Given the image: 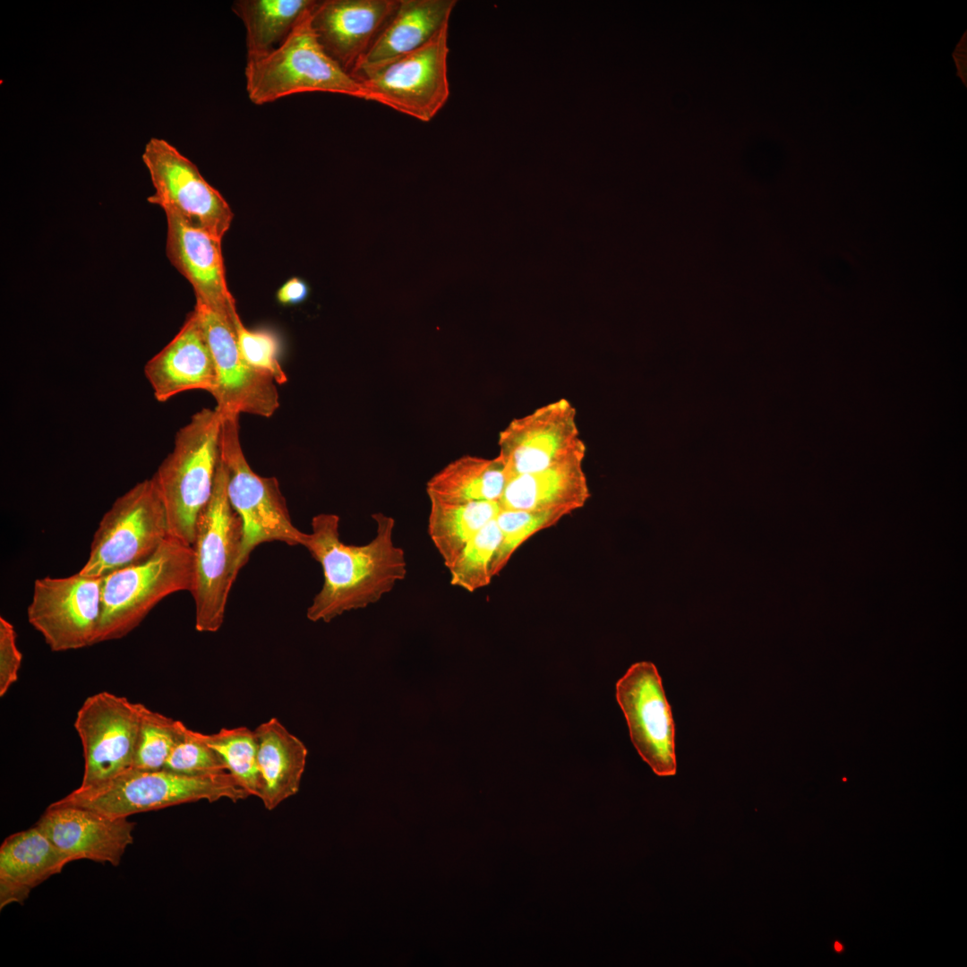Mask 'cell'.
Here are the masks:
<instances>
[{
    "label": "cell",
    "mask_w": 967,
    "mask_h": 967,
    "mask_svg": "<svg viewBox=\"0 0 967 967\" xmlns=\"http://www.w3.org/2000/svg\"><path fill=\"white\" fill-rule=\"evenodd\" d=\"M454 0H399V4L379 32L356 71L373 67L411 53L449 26Z\"/></svg>",
    "instance_id": "cell-22"
},
{
    "label": "cell",
    "mask_w": 967,
    "mask_h": 967,
    "mask_svg": "<svg viewBox=\"0 0 967 967\" xmlns=\"http://www.w3.org/2000/svg\"><path fill=\"white\" fill-rule=\"evenodd\" d=\"M36 826L73 860L118 866L133 843L135 823L73 805L50 804Z\"/></svg>",
    "instance_id": "cell-16"
},
{
    "label": "cell",
    "mask_w": 967,
    "mask_h": 967,
    "mask_svg": "<svg viewBox=\"0 0 967 967\" xmlns=\"http://www.w3.org/2000/svg\"><path fill=\"white\" fill-rule=\"evenodd\" d=\"M309 292V286L304 279L293 277L277 290L276 299L282 305H295L305 301Z\"/></svg>",
    "instance_id": "cell-34"
},
{
    "label": "cell",
    "mask_w": 967,
    "mask_h": 967,
    "mask_svg": "<svg viewBox=\"0 0 967 967\" xmlns=\"http://www.w3.org/2000/svg\"><path fill=\"white\" fill-rule=\"evenodd\" d=\"M374 537L362 545L340 540L339 518L319 514L303 543L323 572V584L307 608L312 621L329 622L346 612L365 608L392 591L407 573L404 550L394 542L396 522L373 514Z\"/></svg>",
    "instance_id": "cell-1"
},
{
    "label": "cell",
    "mask_w": 967,
    "mask_h": 967,
    "mask_svg": "<svg viewBox=\"0 0 967 967\" xmlns=\"http://www.w3.org/2000/svg\"><path fill=\"white\" fill-rule=\"evenodd\" d=\"M499 455L507 481L537 472L586 451L580 437L577 412L561 398L518 417L500 432Z\"/></svg>",
    "instance_id": "cell-14"
},
{
    "label": "cell",
    "mask_w": 967,
    "mask_h": 967,
    "mask_svg": "<svg viewBox=\"0 0 967 967\" xmlns=\"http://www.w3.org/2000/svg\"><path fill=\"white\" fill-rule=\"evenodd\" d=\"M586 452L543 470L509 478L499 501L500 507L564 516L583 508L591 496L583 467Z\"/></svg>",
    "instance_id": "cell-20"
},
{
    "label": "cell",
    "mask_w": 967,
    "mask_h": 967,
    "mask_svg": "<svg viewBox=\"0 0 967 967\" xmlns=\"http://www.w3.org/2000/svg\"><path fill=\"white\" fill-rule=\"evenodd\" d=\"M260 796L264 807L272 810L299 791L305 768L307 749L275 717L254 730Z\"/></svg>",
    "instance_id": "cell-23"
},
{
    "label": "cell",
    "mask_w": 967,
    "mask_h": 967,
    "mask_svg": "<svg viewBox=\"0 0 967 967\" xmlns=\"http://www.w3.org/2000/svg\"><path fill=\"white\" fill-rule=\"evenodd\" d=\"M71 861L36 825L8 836L0 847V908L23 903Z\"/></svg>",
    "instance_id": "cell-21"
},
{
    "label": "cell",
    "mask_w": 967,
    "mask_h": 967,
    "mask_svg": "<svg viewBox=\"0 0 967 967\" xmlns=\"http://www.w3.org/2000/svg\"><path fill=\"white\" fill-rule=\"evenodd\" d=\"M448 34L449 26L411 53L354 73L364 99L430 122L449 96Z\"/></svg>",
    "instance_id": "cell-9"
},
{
    "label": "cell",
    "mask_w": 967,
    "mask_h": 967,
    "mask_svg": "<svg viewBox=\"0 0 967 967\" xmlns=\"http://www.w3.org/2000/svg\"><path fill=\"white\" fill-rule=\"evenodd\" d=\"M141 159L155 190L147 198L150 203L223 238L230 228L234 212L193 161L167 141L156 137L146 143Z\"/></svg>",
    "instance_id": "cell-10"
},
{
    "label": "cell",
    "mask_w": 967,
    "mask_h": 967,
    "mask_svg": "<svg viewBox=\"0 0 967 967\" xmlns=\"http://www.w3.org/2000/svg\"><path fill=\"white\" fill-rule=\"evenodd\" d=\"M312 11L278 47L262 57L246 61L245 87L253 104L316 91L364 99L360 83L319 43L311 26Z\"/></svg>",
    "instance_id": "cell-6"
},
{
    "label": "cell",
    "mask_w": 967,
    "mask_h": 967,
    "mask_svg": "<svg viewBox=\"0 0 967 967\" xmlns=\"http://www.w3.org/2000/svg\"><path fill=\"white\" fill-rule=\"evenodd\" d=\"M616 699L643 760L659 776L676 774L675 725L655 665L632 664L616 683Z\"/></svg>",
    "instance_id": "cell-15"
},
{
    "label": "cell",
    "mask_w": 967,
    "mask_h": 967,
    "mask_svg": "<svg viewBox=\"0 0 967 967\" xmlns=\"http://www.w3.org/2000/svg\"><path fill=\"white\" fill-rule=\"evenodd\" d=\"M565 516L559 512L500 509L495 521L501 540L491 567L492 578L509 563L517 550L536 533L556 525Z\"/></svg>",
    "instance_id": "cell-29"
},
{
    "label": "cell",
    "mask_w": 967,
    "mask_h": 967,
    "mask_svg": "<svg viewBox=\"0 0 967 967\" xmlns=\"http://www.w3.org/2000/svg\"><path fill=\"white\" fill-rule=\"evenodd\" d=\"M164 769L189 775L227 772L218 754L201 739L199 732L187 728L184 723Z\"/></svg>",
    "instance_id": "cell-31"
},
{
    "label": "cell",
    "mask_w": 967,
    "mask_h": 967,
    "mask_svg": "<svg viewBox=\"0 0 967 967\" xmlns=\"http://www.w3.org/2000/svg\"><path fill=\"white\" fill-rule=\"evenodd\" d=\"M199 735L218 754L227 771L250 796L259 798L261 788L254 731L241 726L222 728L211 734L199 732Z\"/></svg>",
    "instance_id": "cell-27"
},
{
    "label": "cell",
    "mask_w": 967,
    "mask_h": 967,
    "mask_svg": "<svg viewBox=\"0 0 967 967\" xmlns=\"http://www.w3.org/2000/svg\"><path fill=\"white\" fill-rule=\"evenodd\" d=\"M144 374L158 402L193 389L214 394L217 369L194 311L174 338L146 363Z\"/></svg>",
    "instance_id": "cell-19"
},
{
    "label": "cell",
    "mask_w": 967,
    "mask_h": 967,
    "mask_svg": "<svg viewBox=\"0 0 967 967\" xmlns=\"http://www.w3.org/2000/svg\"><path fill=\"white\" fill-rule=\"evenodd\" d=\"M315 0H236L233 12L245 29L248 60L264 56L278 47L313 9Z\"/></svg>",
    "instance_id": "cell-25"
},
{
    "label": "cell",
    "mask_w": 967,
    "mask_h": 967,
    "mask_svg": "<svg viewBox=\"0 0 967 967\" xmlns=\"http://www.w3.org/2000/svg\"><path fill=\"white\" fill-rule=\"evenodd\" d=\"M430 499L428 534L449 569L465 545L500 511L498 501L455 503Z\"/></svg>",
    "instance_id": "cell-26"
},
{
    "label": "cell",
    "mask_w": 967,
    "mask_h": 967,
    "mask_svg": "<svg viewBox=\"0 0 967 967\" xmlns=\"http://www.w3.org/2000/svg\"><path fill=\"white\" fill-rule=\"evenodd\" d=\"M398 4L399 0L317 1L311 26L325 52L351 74Z\"/></svg>",
    "instance_id": "cell-17"
},
{
    "label": "cell",
    "mask_w": 967,
    "mask_h": 967,
    "mask_svg": "<svg viewBox=\"0 0 967 967\" xmlns=\"http://www.w3.org/2000/svg\"><path fill=\"white\" fill-rule=\"evenodd\" d=\"M193 580V547L170 536L145 561L104 576L97 644L127 636L164 598L191 592Z\"/></svg>",
    "instance_id": "cell-5"
},
{
    "label": "cell",
    "mask_w": 967,
    "mask_h": 967,
    "mask_svg": "<svg viewBox=\"0 0 967 967\" xmlns=\"http://www.w3.org/2000/svg\"><path fill=\"white\" fill-rule=\"evenodd\" d=\"M193 311L217 369L218 385L212 396L218 411L222 416L244 413L270 417L279 407L277 383L243 358L235 324L237 311L224 312L197 301Z\"/></svg>",
    "instance_id": "cell-12"
},
{
    "label": "cell",
    "mask_w": 967,
    "mask_h": 967,
    "mask_svg": "<svg viewBox=\"0 0 967 967\" xmlns=\"http://www.w3.org/2000/svg\"><path fill=\"white\" fill-rule=\"evenodd\" d=\"M219 459L228 500L244 526L241 568L262 543L303 545L306 533L293 524L278 479L257 475L246 460L239 437V415L222 416Z\"/></svg>",
    "instance_id": "cell-7"
},
{
    "label": "cell",
    "mask_w": 967,
    "mask_h": 967,
    "mask_svg": "<svg viewBox=\"0 0 967 967\" xmlns=\"http://www.w3.org/2000/svg\"><path fill=\"white\" fill-rule=\"evenodd\" d=\"M506 483L504 465L498 456H464L435 474L428 481L426 491L429 498L447 502H499Z\"/></svg>",
    "instance_id": "cell-24"
},
{
    "label": "cell",
    "mask_w": 967,
    "mask_h": 967,
    "mask_svg": "<svg viewBox=\"0 0 967 967\" xmlns=\"http://www.w3.org/2000/svg\"><path fill=\"white\" fill-rule=\"evenodd\" d=\"M250 794L228 772L189 775L167 769H129L96 786L77 789L56 800L85 808L110 817L157 810L198 800L234 802Z\"/></svg>",
    "instance_id": "cell-3"
},
{
    "label": "cell",
    "mask_w": 967,
    "mask_h": 967,
    "mask_svg": "<svg viewBox=\"0 0 967 967\" xmlns=\"http://www.w3.org/2000/svg\"><path fill=\"white\" fill-rule=\"evenodd\" d=\"M167 218V255L192 285L196 301L224 312L236 310L227 283L222 239L172 211Z\"/></svg>",
    "instance_id": "cell-18"
},
{
    "label": "cell",
    "mask_w": 967,
    "mask_h": 967,
    "mask_svg": "<svg viewBox=\"0 0 967 967\" xmlns=\"http://www.w3.org/2000/svg\"><path fill=\"white\" fill-rule=\"evenodd\" d=\"M13 625L0 617V696L4 697L18 680L22 655L17 646Z\"/></svg>",
    "instance_id": "cell-33"
},
{
    "label": "cell",
    "mask_w": 967,
    "mask_h": 967,
    "mask_svg": "<svg viewBox=\"0 0 967 967\" xmlns=\"http://www.w3.org/2000/svg\"><path fill=\"white\" fill-rule=\"evenodd\" d=\"M834 949H835L836 951H842V950H843V946H842V945H841L840 943H838V942H835V944H834Z\"/></svg>",
    "instance_id": "cell-35"
},
{
    "label": "cell",
    "mask_w": 967,
    "mask_h": 967,
    "mask_svg": "<svg viewBox=\"0 0 967 967\" xmlns=\"http://www.w3.org/2000/svg\"><path fill=\"white\" fill-rule=\"evenodd\" d=\"M183 723L143 705L133 768L163 769L180 737Z\"/></svg>",
    "instance_id": "cell-30"
},
{
    "label": "cell",
    "mask_w": 967,
    "mask_h": 967,
    "mask_svg": "<svg viewBox=\"0 0 967 967\" xmlns=\"http://www.w3.org/2000/svg\"><path fill=\"white\" fill-rule=\"evenodd\" d=\"M102 585L103 577L81 572L35 580L27 618L52 651L76 650L97 644Z\"/></svg>",
    "instance_id": "cell-11"
},
{
    "label": "cell",
    "mask_w": 967,
    "mask_h": 967,
    "mask_svg": "<svg viewBox=\"0 0 967 967\" xmlns=\"http://www.w3.org/2000/svg\"><path fill=\"white\" fill-rule=\"evenodd\" d=\"M500 540L494 518L465 545L448 569L449 583L469 593L487 586L492 579L491 567Z\"/></svg>",
    "instance_id": "cell-28"
},
{
    "label": "cell",
    "mask_w": 967,
    "mask_h": 967,
    "mask_svg": "<svg viewBox=\"0 0 967 967\" xmlns=\"http://www.w3.org/2000/svg\"><path fill=\"white\" fill-rule=\"evenodd\" d=\"M243 522L227 497L226 474L218 460L211 498L199 516L193 549L195 629L216 632L224 621L231 587L241 569Z\"/></svg>",
    "instance_id": "cell-4"
},
{
    "label": "cell",
    "mask_w": 967,
    "mask_h": 967,
    "mask_svg": "<svg viewBox=\"0 0 967 967\" xmlns=\"http://www.w3.org/2000/svg\"><path fill=\"white\" fill-rule=\"evenodd\" d=\"M221 421L216 407L193 414L177 431L172 451L152 476L165 506L169 536L190 546L214 490Z\"/></svg>",
    "instance_id": "cell-2"
},
{
    "label": "cell",
    "mask_w": 967,
    "mask_h": 967,
    "mask_svg": "<svg viewBox=\"0 0 967 967\" xmlns=\"http://www.w3.org/2000/svg\"><path fill=\"white\" fill-rule=\"evenodd\" d=\"M169 536L167 513L154 479H144L119 496L93 535L79 572L104 577L150 558Z\"/></svg>",
    "instance_id": "cell-8"
},
{
    "label": "cell",
    "mask_w": 967,
    "mask_h": 967,
    "mask_svg": "<svg viewBox=\"0 0 967 967\" xmlns=\"http://www.w3.org/2000/svg\"><path fill=\"white\" fill-rule=\"evenodd\" d=\"M238 345L244 361L253 369L270 376L277 384L287 377L279 360V342L270 330L247 329L239 315L235 319Z\"/></svg>",
    "instance_id": "cell-32"
},
{
    "label": "cell",
    "mask_w": 967,
    "mask_h": 967,
    "mask_svg": "<svg viewBox=\"0 0 967 967\" xmlns=\"http://www.w3.org/2000/svg\"><path fill=\"white\" fill-rule=\"evenodd\" d=\"M142 706L107 691L85 699L74 722L84 756L80 787L98 785L133 768Z\"/></svg>",
    "instance_id": "cell-13"
}]
</instances>
